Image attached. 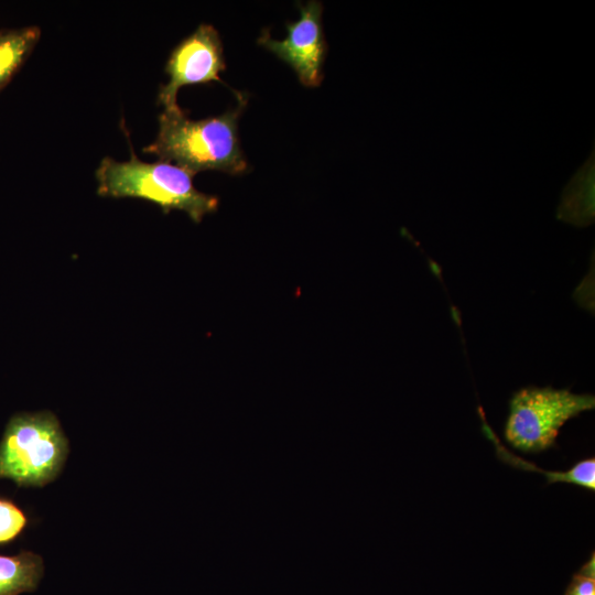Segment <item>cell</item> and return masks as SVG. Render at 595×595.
I'll list each match as a JSON object with an SVG mask.
<instances>
[{
	"label": "cell",
	"instance_id": "obj_11",
	"mask_svg": "<svg viewBox=\"0 0 595 595\" xmlns=\"http://www.w3.org/2000/svg\"><path fill=\"white\" fill-rule=\"evenodd\" d=\"M564 595H595V553L572 575Z\"/></svg>",
	"mask_w": 595,
	"mask_h": 595
},
{
	"label": "cell",
	"instance_id": "obj_7",
	"mask_svg": "<svg viewBox=\"0 0 595 595\" xmlns=\"http://www.w3.org/2000/svg\"><path fill=\"white\" fill-rule=\"evenodd\" d=\"M44 575L41 555L22 550L15 555L0 554V595L32 593Z\"/></svg>",
	"mask_w": 595,
	"mask_h": 595
},
{
	"label": "cell",
	"instance_id": "obj_10",
	"mask_svg": "<svg viewBox=\"0 0 595 595\" xmlns=\"http://www.w3.org/2000/svg\"><path fill=\"white\" fill-rule=\"evenodd\" d=\"M29 517L13 500L0 497V547L14 542L26 529Z\"/></svg>",
	"mask_w": 595,
	"mask_h": 595
},
{
	"label": "cell",
	"instance_id": "obj_9",
	"mask_svg": "<svg viewBox=\"0 0 595 595\" xmlns=\"http://www.w3.org/2000/svg\"><path fill=\"white\" fill-rule=\"evenodd\" d=\"M490 439L493 442L497 444V454L499 458L506 463H509L513 467H518V468L527 469V470L540 472L545 476L548 484L563 482V483L583 487L591 491H595V458L594 457H587V458L581 459L567 470L549 472V470L540 469L536 467V465L529 462L522 461L521 458L515 456L512 453L507 451L504 446L498 444L497 437L495 436L494 433H491Z\"/></svg>",
	"mask_w": 595,
	"mask_h": 595
},
{
	"label": "cell",
	"instance_id": "obj_2",
	"mask_svg": "<svg viewBox=\"0 0 595 595\" xmlns=\"http://www.w3.org/2000/svg\"><path fill=\"white\" fill-rule=\"evenodd\" d=\"M95 176L100 196L150 201L165 214L173 209L183 210L195 223L214 213L219 204L216 196L199 192L193 185V173L164 161L143 162L132 149L128 161L105 156Z\"/></svg>",
	"mask_w": 595,
	"mask_h": 595
},
{
	"label": "cell",
	"instance_id": "obj_1",
	"mask_svg": "<svg viewBox=\"0 0 595 595\" xmlns=\"http://www.w3.org/2000/svg\"><path fill=\"white\" fill-rule=\"evenodd\" d=\"M246 101L240 98L237 108L201 120L190 119L178 105L164 108L159 116L156 138L143 152L160 161L175 162L193 174L206 170L242 174L248 162L240 148L237 123Z\"/></svg>",
	"mask_w": 595,
	"mask_h": 595
},
{
	"label": "cell",
	"instance_id": "obj_8",
	"mask_svg": "<svg viewBox=\"0 0 595 595\" xmlns=\"http://www.w3.org/2000/svg\"><path fill=\"white\" fill-rule=\"evenodd\" d=\"M40 36L41 30L35 25L0 30V91L32 53Z\"/></svg>",
	"mask_w": 595,
	"mask_h": 595
},
{
	"label": "cell",
	"instance_id": "obj_5",
	"mask_svg": "<svg viewBox=\"0 0 595 595\" xmlns=\"http://www.w3.org/2000/svg\"><path fill=\"white\" fill-rule=\"evenodd\" d=\"M225 68L217 30L213 25L201 24L171 52L165 66L170 80L160 87L158 102L164 108L177 105L176 95L183 86L212 82L225 84L219 77Z\"/></svg>",
	"mask_w": 595,
	"mask_h": 595
},
{
	"label": "cell",
	"instance_id": "obj_4",
	"mask_svg": "<svg viewBox=\"0 0 595 595\" xmlns=\"http://www.w3.org/2000/svg\"><path fill=\"white\" fill-rule=\"evenodd\" d=\"M595 397L569 389L526 387L509 401L505 439L522 453H541L556 446L560 429L580 413L593 410Z\"/></svg>",
	"mask_w": 595,
	"mask_h": 595
},
{
	"label": "cell",
	"instance_id": "obj_3",
	"mask_svg": "<svg viewBox=\"0 0 595 595\" xmlns=\"http://www.w3.org/2000/svg\"><path fill=\"white\" fill-rule=\"evenodd\" d=\"M68 451V440L52 412L17 413L0 441V479L19 487H43L60 475Z\"/></svg>",
	"mask_w": 595,
	"mask_h": 595
},
{
	"label": "cell",
	"instance_id": "obj_6",
	"mask_svg": "<svg viewBox=\"0 0 595 595\" xmlns=\"http://www.w3.org/2000/svg\"><path fill=\"white\" fill-rule=\"evenodd\" d=\"M301 17L288 23V35L282 41L271 39L266 32L259 43L289 64L300 82L316 87L323 79V64L327 51L323 26V6L318 1L298 3Z\"/></svg>",
	"mask_w": 595,
	"mask_h": 595
}]
</instances>
